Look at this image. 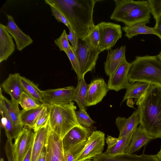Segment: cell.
<instances>
[{"label":"cell","mask_w":161,"mask_h":161,"mask_svg":"<svg viewBox=\"0 0 161 161\" xmlns=\"http://www.w3.org/2000/svg\"><path fill=\"white\" fill-rule=\"evenodd\" d=\"M46 153V145L44 146L37 161H45Z\"/></svg>","instance_id":"obj_43"},{"label":"cell","mask_w":161,"mask_h":161,"mask_svg":"<svg viewBox=\"0 0 161 161\" xmlns=\"http://www.w3.org/2000/svg\"><path fill=\"white\" fill-rule=\"evenodd\" d=\"M87 140L75 146L67 152L64 153V161H75L78 155L84 148Z\"/></svg>","instance_id":"obj_32"},{"label":"cell","mask_w":161,"mask_h":161,"mask_svg":"<svg viewBox=\"0 0 161 161\" xmlns=\"http://www.w3.org/2000/svg\"><path fill=\"white\" fill-rule=\"evenodd\" d=\"M115 123L118 128L119 135V138L127 135L133 132L140 123L139 113L137 110L134 111L128 118L118 117Z\"/></svg>","instance_id":"obj_21"},{"label":"cell","mask_w":161,"mask_h":161,"mask_svg":"<svg viewBox=\"0 0 161 161\" xmlns=\"http://www.w3.org/2000/svg\"><path fill=\"white\" fill-rule=\"evenodd\" d=\"M156 21V24L153 27L155 35L157 36L161 41V15Z\"/></svg>","instance_id":"obj_41"},{"label":"cell","mask_w":161,"mask_h":161,"mask_svg":"<svg viewBox=\"0 0 161 161\" xmlns=\"http://www.w3.org/2000/svg\"><path fill=\"white\" fill-rule=\"evenodd\" d=\"M130 66L131 63L125 57L114 74L109 78L107 85L109 90L118 92L127 88L130 83L128 74Z\"/></svg>","instance_id":"obj_10"},{"label":"cell","mask_w":161,"mask_h":161,"mask_svg":"<svg viewBox=\"0 0 161 161\" xmlns=\"http://www.w3.org/2000/svg\"><path fill=\"white\" fill-rule=\"evenodd\" d=\"M0 113L1 116V125L5 130L8 139L11 140L15 139L19 133L17 130L14 125L9 117L5 108L0 103Z\"/></svg>","instance_id":"obj_29"},{"label":"cell","mask_w":161,"mask_h":161,"mask_svg":"<svg viewBox=\"0 0 161 161\" xmlns=\"http://www.w3.org/2000/svg\"><path fill=\"white\" fill-rule=\"evenodd\" d=\"M150 12L156 20L161 15V0H148Z\"/></svg>","instance_id":"obj_36"},{"label":"cell","mask_w":161,"mask_h":161,"mask_svg":"<svg viewBox=\"0 0 161 161\" xmlns=\"http://www.w3.org/2000/svg\"><path fill=\"white\" fill-rule=\"evenodd\" d=\"M84 161H91V160H90L89 159H87V160H85Z\"/></svg>","instance_id":"obj_47"},{"label":"cell","mask_w":161,"mask_h":161,"mask_svg":"<svg viewBox=\"0 0 161 161\" xmlns=\"http://www.w3.org/2000/svg\"><path fill=\"white\" fill-rule=\"evenodd\" d=\"M19 104L23 109L26 111L45 105L41 104L25 92H23L21 94Z\"/></svg>","instance_id":"obj_31"},{"label":"cell","mask_w":161,"mask_h":161,"mask_svg":"<svg viewBox=\"0 0 161 161\" xmlns=\"http://www.w3.org/2000/svg\"><path fill=\"white\" fill-rule=\"evenodd\" d=\"M45 2L50 6L52 15L55 17L57 21L64 23L68 27L69 24L65 16L64 13L56 1L46 0Z\"/></svg>","instance_id":"obj_30"},{"label":"cell","mask_w":161,"mask_h":161,"mask_svg":"<svg viewBox=\"0 0 161 161\" xmlns=\"http://www.w3.org/2000/svg\"><path fill=\"white\" fill-rule=\"evenodd\" d=\"M136 104L138 106L139 126L153 139L161 138V87L151 84Z\"/></svg>","instance_id":"obj_1"},{"label":"cell","mask_w":161,"mask_h":161,"mask_svg":"<svg viewBox=\"0 0 161 161\" xmlns=\"http://www.w3.org/2000/svg\"><path fill=\"white\" fill-rule=\"evenodd\" d=\"M127 104L130 107H133L134 102L132 98H129L127 99Z\"/></svg>","instance_id":"obj_44"},{"label":"cell","mask_w":161,"mask_h":161,"mask_svg":"<svg viewBox=\"0 0 161 161\" xmlns=\"http://www.w3.org/2000/svg\"><path fill=\"white\" fill-rule=\"evenodd\" d=\"M89 128L81 125L75 126L69 130L62 139L64 154L75 146L87 141L91 134Z\"/></svg>","instance_id":"obj_11"},{"label":"cell","mask_w":161,"mask_h":161,"mask_svg":"<svg viewBox=\"0 0 161 161\" xmlns=\"http://www.w3.org/2000/svg\"><path fill=\"white\" fill-rule=\"evenodd\" d=\"M153 140L152 137L139 126L133 131L131 142L124 153L132 154Z\"/></svg>","instance_id":"obj_23"},{"label":"cell","mask_w":161,"mask_h":161,"mask_svg":"<svg viewBox=\"0 0 161 161\" xmlns=\"http://www.w3.org/2000/svg\"><path fill=\"white\" fill-rule=\"evenodd\" d=\"M4 149L8 161H15L12 140L8 139L6 142Z\"/></svg>","instance_id":"obj_39"},{"label":"cell","mask_w":161,"mask_h":161,"mask_svg":"<svg viewBox=\"0 0 161 161\" xmlns=\"http://www.w3.org/2000/svg\"><path fill=\"white\" fill-rule=\"evenodd\" d=\"M67 37L66 30H64L60 36L54 40L55 44L59 48L60 51L66 53L71 48Z\"/></svg>","instance_id":"obj_34"},{"label":"cell","mask_w":161,"mask_h":161,"mask_svg":"<svg viewBox=\"0 0 161 161\" xmlns=\"http://www.w3.org/2000/svg\"><path fill=\"white\" fill-rule=\"evenodd\" d=\"M151 85L142 81L130 83L122 103L129 98H135L136 102L139 101L146 93Z\"/></svg>","instance_id":"obj_24"},{"label":"cell","mask_w":161,"mask_h":161,"mask_svg":"<svg viewBox=\"0 0 161 161\" xmlns=\"http://www.w3.org/2000/svg\"><path fill=\"white\" fill-rule=\"evenodd\" d=\"M7 16L8 20L7 29L14 38L17 49L21 51L31 44L33 41L28 35L25 34L20 29L12 16L8 14Z\"/></svg>","instance_id":"obj_16"},{"label":"cell","mask_w":161,"mask_h":161,"mask_svg":"<svg viewBox=\"0 0 161 161\" xmlns=\"http://www.w3.org/2000/svg\"><path fill=\"white\" fill-rule=\"evenodd\" d=\"M70 60L72 67L76 73L78 80L81 79L79 62L76 52L71 47L65 53Z\"/></svg>","instance_id":"obj_33"},{"label":"cell","mask_w":161,"mask_h":161,"mask_svg":"<svg viewBox=\"0 0 161 161\" xmlns=\"http://www.w3.org/2000/svg\"><path fill=\"white\" fill-rule=\"evenodd\" d=\"M76 52L82 79L86 73L95 68L101 52L93 45L89 35L79 39Z\"/></svg>","instance_id":"obj_6"},{"label":"cell","mask_w":161,"mask_h":161,"mask_svg":"<svg viewBox=\"0 0 161 161\" xmlns=\"http://www.w3.org/2000/svg\"><path fill=\"white\" fill-rule=\"evenodd\" d=\"M79 39L89 36L95 25L93 12L97 0H55Z\"/></svg>","instance_id":"obj_2"},{"label":"cell","mask_w":161,"mask_h":161,"mask_svg":"<svg viewBox=\"0 0 161 161\" xmlns=\"http://www.w3.org/2000/svg\"><path fill=\"white\" fill-rule=\"evenodd\" d=\"M0 103L3 106L17 130L19 133L23 128L20 120L21 110L19 108V104L9 100L3 96L1 87Z\"/></svg>","instance_id":"obj_20"},{"label":"cell","mask_w":161,"mask_h":161,"mask_svg":"<svg viewBox=\"0 0 161 161\" xmlns=\"http://www.w3.org/2000/svg\"><path fill=\"white\" fill-rule=\"evenodd\" d=\"M47 110V105H44L33 109L21 110L20 120L23 126L33 129L39 117Z\"/></svg>","instance_id":"obj_25"},{"label":"cell","mask_w":161,"mask_h":161,"mask_svg":"<svg viewBox=\"0 0 161 161\" xmlns=\"http://www.w3.org/2000/svg\"><path fill=\"white\" fill-rule=\"evenodd\" d=\"M50 129L62 139L74 127L80 125L77 120L74 102L47 105Z\"/></svg>","instance_id":"obj_5"},{"label":"cell","mask_w":161,"mask_h":161,"mask_svg":"<svg viewBox=\"0 0 161 161\" xmlns=\"http://www.w3.org/2000/svg\"><path fill=\"white\" fill-rule=\"evenodd\" d=\"M76 114L78 122L82 126L89 128L95 123V121L90 118L86 111L79 109L76 112Z\"/></svg>","instance_id":"obj_35"},{"label":"cell","mask_w":161,"mask_h":161,"mask_svg":"<svg viewBox=\"0 0 161 161\" xmlns=\"http://www.w3.org/2000/svg\"><path fill=\"white\" fill-rule=\"evenodd\" d=\"M158 58L161 60V50L159 54L158 55Z\"/></svg>","instance_id":"obj_46"},{"label":"cell","mask_w":161,"mask_h":161,"mask_svg":"<svg viewBox=\"0 0 161 161\" xmlns=\"http://www.w3.org/2000/svg\"><path fill=\"white\" fill-rule=\"evenodd\" d=\"M104 145V133L100 131H93L75 161H84L101 154Z\"/></svg>","instance_id":"obj_8"},{"label":"cell","mask_w":161,"mask_h":161,"mask_svg":"<svg viewBox=\"0 0 161 161\" xmlns=\"http://www.w3.org/2000/svg\"><path fill=\"white\" fill-rule=\"evenodd\" d=\"M128 79L130 83L142 81L161 87V60L158 56H136Z\"/></svg>","instance_id":"obj_3"},{"label":"cell","mask_w":161,"mask_h":161,"mask_svg":"<svg viewBox=\"0 0 161 161\" xmlns=\"http://www.w3.org/2000/svg\"><path fill=\"white\" fill-rule=\"evenodd\" d=\"M33 144L31 146L22 161H31L32 151Z\"/></svg>","instance_id":"obj_42"},{"label":"cell","mask_w":161,"mask_h":161,"mask_svg":"<svg viewBox=\"0 0 161 161\" xmlns=\"http://www.w3.org/2000/svg\"><path fill=\"white\" fill-rule=\"evenodd\" d=\"M109 90L103 78L94 80L88 84L85 99L86 106L95 105L99 103L106 96Z\"/></svg>","instance_id":"obj_14"},{"label":"cell","mask_w":161,"mask_h":161,"mask_svg":"<svg viewBox=\"0 0 161 161\" xmlns=\"http://www.w3.org/2000/svg\"><path fill=\"white\" fill-rule=\"evenodd\" d=\"M46 147L45 161H64L62 139L50 128Z\"/></svg>","instance_id":"obj_13"},{"label":"cell","mask_w":161,"mask_h":161,"mask_svg":"<svg viewBox=\"0 0 161 161\" xmlns=\"http://www.w3.org/2000/svg\"><path fill=\"white\" fill-rule=\"evenodd\" d=\"M75 87L73 86L43 91L46 105L69 103L73 101Z\"/></svg>","instance_id":"obj_12"},{"label":"cell","mask_w":161,"mask_h":161,"mask_svg":"<svg viewBox=\"0 0 161 161\" xmlns=\"http://www.w3.org/2000/svg\"><path fill=\"white\" fill-rule=\"evenodd\" d=\"M20 80L24 92L42 104L46 105L43 91L37 85L25 77L20 76Z\"/></svg>","instance_id":"obj_27"},{"label":"cell","mask_w":161,"mask_h":161,"mask_svg":"<svg viewBox=\"0 0 161 161\" xmlns=\"http://www.w3.org/2000/svg\"><path fill=\"white\" fill-rule=\"evenodd\" d=\"M88 87L84 77L78 80L77 85L75 88L73 97V101L76 102L80 109L86 111L87 107L85 104V99Z\"/></svg>","instance_id":"obj_28"},{"label":"cell","mask_w":161,"mask_h":161,"mask_svg":"<svg viewBox=\"0 0 161 161\" xmlns=\"http://www.w3.org/2000/svg\"><path fill=\"white\" fill-rule=\"evenodd\" d=\"M100 34L98 49L101 52L113 47L122 36L120 25L111 22H101L97 25Z\"/></svg>","instance_id":"obj_7"},{"label":"cell","mask_w":161,"mask_h":161,"mask_svg":"<svg viewBox=\"0 0 161 161\" xmlns=\"http://www.w3.org/2000/svg\"><path fill=\"white\" fill-rule=\"evenodd\" d=\"M35 133L29 128L24 127L15 139L13 144L15 161H22L31 145L33 144Z\"/></svg>","instance_id":"obj_9"},{"label":"cell","mask_w":161,"mask_h":161,"mask_svg":"<svg viewBox=\"0 0 161 161\" xmlns=\"http://www.w3.org/2000/svg\"><path fill=\"white\" fill-rule=\"evenodd\" d=\"M49 113L48 109L43 114L38 118L35 123L33 129L36 132L46 124L49 121Z\"/></svg>","instance_id":"obj_37"},{"label":"cell","mask_w":161,"mask_h":161,"mask_svg":"<svg viewBox=\"0 0 161 161\" xmlns=\"http://www.w3.org/2000/svg\"><path fill=\"white\" fill-rule=\"evenodd\" d=\"M133 132L120 138H115L108 136L106 142L108 147L103 154L114 155L125 152L131 142Z\"/></svg>","instance_id":"obj_18"},{"label":"cell","mask_w":161,"mask_h":161,"mask_svg":"<svg viewBox=\"0 0 161 161\" xmlns=\"http://www.w3.org/2000/svg\"><path fill=\"white\" fill-rule=\"evenodd\" d=\"M15 45L6 26L0 24V63L6 61L14 53Z\"/></svg>","instance_id":"obj_19"},{"label":"cell","mask_w":161,"mask_h":161,"mask_svg":"<svg viewBox=\"0 0 161 161\" xmlns=\"http://www.w3.org/2000/svg\"><path fill=\"white\" fill-rule=\"evenodd\" d=\"M115 8L111 19L124 23L125 25L143 21L149 22L150 10L148 0H114Z\"/></svg>","instance_id":"obj_4"},{"label":"cell","mask_w":161,"mask_h":161,"mask_svg":"<svg viewBox=\"0 0 161 161\" xmlns=\"http://www.w3.org/2000/svg\"><path fill=\"white\" fill-rule=\"evenodd\" d=\"M159 161H161V146L159 151L158 153L156 154Z\"/></svg>","instance_id":"obj_45"},{"label":"cell","mask_w":161,"mask_h":161,"mask_svg":"<svg viewBox=\"0 0 161 161\" xmlns=\"http://www.w3.org/2000/svg\"><path fill=\"white\" fill-rule=\"evenodd\" d=\"M68 28L69 31V34L67 35L68 39L71 43L72 47L76 51L79 38L70 25Z\"/></svg>","instance_id":"obj_40"},{"label":"cell","mask_w":161,"mask_h":161,"mask_svg":"<svg viewBox=\"0 0 161 161\" xmlns=\"http://www.w3.org/2000/svg\"><path fill=\"white\" fill-rule=\"evenodd\" d=\"M149 22L143 21L136 22L122 28L125 33V36L129 39L139 34L155 35L153 28L147 26L146 24Z\"/></svg>","instance_id":"obj_26"},{"label":"cell","mask_w":161,"mask_h":161,"mask_svg":"<svg viewBox=\"0 0 161 161\" xmlns=\"http://www.w3.org/2000/svg\"><path fill=\"white\" fill-rule=\"evenodd\" d=\"M20 76L19 73L9 74L0 87L10 96L12 101L19 104L21 94L24 92L20 80Z\"/></svg>","instance_id":"obj_15"},{"label":"cell","mask_w":161,"mask_h":161,"mask_svg":"<svg viewBox=\"0 0 161 161\" xmlns=\"http://www.w3.org/2000/svg\"><path fill=\"white\" fill-rule=\"evenodd\" d=\"M106 61L104 63V69L109 78L114 73L123 58L125 57L126 46H122L115 49H109Z\"/></svg>","instance_id":"obj_17"},{"label":"cell","mask_w":161,"mask_h":161,"mask_svg":"<svg viewBox=\"0 0 161 161\" xmlns=\"http://www.w3.org/2000/svg\"><path fill=\"white\" fill-rule=\"evenodd\" d=\"M89 35L92 44L94 47L98 49L100 42V34L97 25L94 26Z\"/></svg>","instance_id":"obj_38"},{"label":"cell","mask_w":161,"mask_h":161,"mask_svg":"<svg viewBox=\"0 0 161 161\" xmlns=\"http://www.w3.org/2000/svg\"><path fill=\"white\" fill-rule=\"evenodd\" d=\"M0 161H3V158H1Z\"/></svg>","instance_id":"obj_48"},{"label":"cell","mask_w":161,"mask_h":161,"mask_svg":"<svg viewBox=\"0 0 161 161\" xmlns=\"http://www.w3.org/2000/svg\"><path fill=\"white\" fill-rule=\"evenodd\" d=\"M50 128L48 122L35 132L31 161H37L44 146L46 145Z\"/></svg>","instance_id":"obj_22"}]
</instances>
